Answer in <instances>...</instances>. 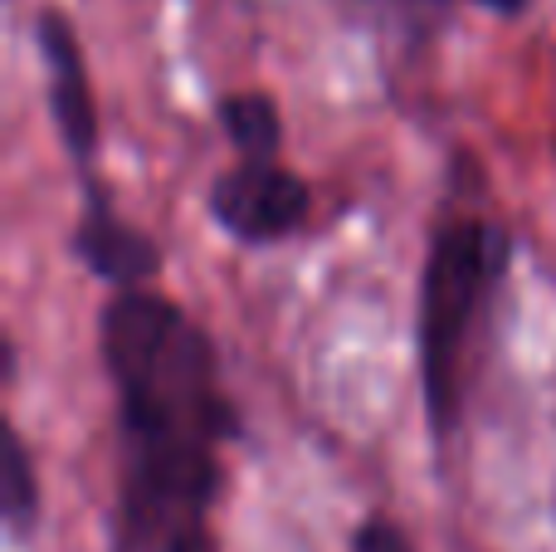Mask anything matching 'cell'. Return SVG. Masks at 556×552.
Instances as JSON below:
<instances>
[{"label":"cell","instance_id":"10","mask_svg":"<svg viewBox=\"0 0 556 552\" xmlns=\"http://www.w3.org/2000/svg\"><path fill=\"white\" fill-rule=\"evenodd\" d=\"M405 10H410V15H430V10H440V0H405Z\"/></svg>","mask_w":556,"mask_h":552},{"label":"cell","instance_id":"7","mask_svg":"<svg viewBox=\"0 0 556 552\" xmlns=\"http://www.w3.org/2000/svg\"><path fill=\"white\" fill-rule=\"evenodd\" d=\"M0 509L15 538H25L39 524V475L29 440L20 430H5V460H0Z\"/></svg>","mask_w":556,"mask_h":552},{"label":"cell","instance_id":"8","mask_svg":"<svg viewBox=\"0 0 556 552\" xmlns=\"http://www.w3.org/2000/svg\"><path fill=\"white\" fill-rule=\"evenodd\" d=\"M352 552H415V543L391 514H366L352 534Z\"/></svg>","mask_w":556,"mask_h":552},{"label":"cell","instance_id":"4","mask_svg":"<svg viewBox=\"0 0 556 552\" xmlns=\"http://www.w3.org/2000/svg\"><path fill=\"white\" fill-rule=\"evenodd\" d=\"M35 45H39V64H45L54 133L64 142V152L74 156L78 172H88L98 156V98H93V78H88L84 45H78L64 10H39Z\"/></svg>","mask_w":556,"mask_h":552},{"label":"cell","instance_id":"5","mask_svg":"<svg viewBox=\"0 0 556 552\" xmlns=\"http://www.w3.org/2000/svg\"><path fill=\"white\" fill-rule=\"evenodd\" d=\"M74 254L84 260L88 274H98L113 289H152L162 274V250L152 235H142L98 181H88L84 215L74 225Z\"/></svg>","mask_w":556,"mask_h":552},{"label":"cell","instance_id":"3","mask_svg":"<svg viewBox=\"0 0 556 552\" xmlns=\"http://www.w3.org/2000/svg\"><path fill=\"white\" fill-rule=\"evenodd\" d=\"M211 221L240 244H278L313 215V191L278 156H240L211 186Z\"/></svg>","mask_w":556,"mask_h":552},{"label":"cell","instance_id":"9","mask_svg":"<svg viewBox=\"0 0 556 552\" xmlns=\"http://www.w3.org/2000/svg\"><path fill=\"white\" fill-rule=\"evenodd\" d=\"M473 5H483L489 15H522L532 0H473Z\"/></svg>","mask_w":556,"mask_h":552},{"label":"cell","instance_id":"1","mask_svg":"<svg viewBox=\"0 0 556 552\" xmlns=\"http://www.w3.org/2000/svg\"><path fill=\"white\" fill-rule=\"evenodd\" d=\"M98 352L117 397L113 552H191L215 543L225 446L240 411L211 333L156 289H117L98 318Z\"/></svg>","mask_w":556,"mask_h":552},{"label":"cell","instance_id":"2","mask_svg":"<svg viewBox=\"0 0 556 552\" xmlns=\"http://www.w3.org/2000/svg\"><path fill=\"white\" fill-rule=\"evenodd\" d=\"M513 264V235L498 221L479 211L444 215L430 235L420 274V391L425 421L434 440H450L459 430L464 411V357L479 333V318L489 313L503 274Z\"/></svg>","mask_w":556,"mask_h":552},{"label":"cell","instance_id":"6","mask_svg":"<svg viewBox=\"0 0 556 552\" xmlns=\"http://www.w3.org/2000/svg\"><path fill=\"white\" fill-rule=\"evenodd\" d=\"M215 117H220V133L230 137L235 156H278V147H283V117L264 88L225 93L215 103Z\"/></svg>","mask_w":556,"mask_h":552}]
</instances>
